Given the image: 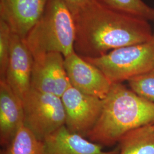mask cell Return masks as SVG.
Here are the masks:
<instances>
[{"instance_id":"cell-1","label":"cell","mask_w":154,"mask_h":154,"mask_svg":"<svg viewBox=\"0 0 154 154\" xmlns=\"http://www.w3.org/2000/svg\"><path fill=\"white\" fill-rule=\"evenodd\" d=\"M72 13L76 33L74 50L82 58H97L147 42L154 34L148 21L111 9L95 0Z\"/></svg>"},{"instance_id":"cell-2","label":"cell","mask_w":154,"mask_h":154,"mask_svg":"<svg viewBox=\"0 0 154 154\" xmlns=\"http://www.w3.org/2000/svg\"><path fill=\"white\" fill-rule=\"evenodd\" d=\"M154 124V103L122 83L112 84L103 99L99 119L86 138L103 147L118 143L127 133Z\"/></svg>"},{"instance_id":"cell-3","label":"cell","mask_w":154,"mask_h":154,"mask_svg":"<svg viewBox=\"0 0 154 154\" xmlns=\"http://www.w3.org/2000/svg\"><path fill=\"white\" fill-rule=\"evenodd\" d=\"M73 16L63 0H48L41 18L24 39L33 58L56 52L66 58L75 51Z\"/></svg>"},{"instance_id":"cell-4","label":"cell","mask_w":154,"mask_h":154,"mask_svg":"<svg viewBox=\"0 0 154 154\" xmlns=\"http://www.w3.org/2000/svg\"><path fill=\"white\" fill-rule=\"evenodd\" d=\"M97 67L112 84L122 83L154 68V30L149 41L113 50L97 58H83Z\"/></svg>"},{"instance_id":"cell-5","label":"cell","mask_w":154,"mask_h":154,"mask_svg":"<svg viewBox=\"0 0 154 154\" xmlns=\"http://www.w3.org/2000/svg\"><path fill=\"white\" fill-rule=\"evenodd\" d=\"M23 105V124L41 140L65 125L61 97L31 88Z\"/></svg>"},{"instance_id":"cell-6","label":"cell","mask_w":154,"mask_h":154,"mask_svg":"<svg viewBox=\"0 0 154 154\" xmlns=\"http://www.w3.org/2000/svg\"><path fill=\"white\" fill-rule=\"evenodd\" d=\"M61 99L66 115L65 126L86 138L99 119L103 99L83 93L70 85Z\"/></svg>"},{"instance_id":"cell-7","label":"cell","mask_w":154,"mask_h":154,"mask_svg":"<svg viewBox=\"0 0 154 154\" xmlns=\"http://www.w3.org/2000/svg\"><path fill=\"white\" fill-rule=\"evenodd\" d=\"M70 85L61 53L51 52L34 58L31 88L61 97Z\"/></svg>"},{"instance_id":"cell-8","label":"cell","mask_w":154,"mask_h":154,"mask_svg":"<svg viewBox=\"0 0 154 154\" xmlns=\"http://www.w3.org/2000/svg\"><path fill=\"white\" fill-rule=\"evenodd\" d=\"M65 67L71 85L83 93L103 99L109 93L112 84L105 74L75 51L65 58Z\"/></svg>"},{"instance_id":"cell-9","label":"cell","mask_w":154,"mask_h":154,"mask_svg":"<svg viewBox=\"0 0 154 154\" xmlns=\"http://www.w3.org/2000/svg\"><path fill=\"white\" fill-rule=\"evenodd\" d=\"M34 58L25 40L11 33L10 56L5 79L22 102L31 90Z\"/></svg>"},{"instance_id":"cell-10","label":"cell","mask_w":154,"mask_h":154,"mask_svg":"<svg viewBox=\"0 0 154 154\" xmlns=\"http://www.w3.org/2000/svg\"><path fill=\"white\" fill-rule=\"evenodd\" d=\"M48 0H0V19L11 33L25 39L44 11Z\"/></svg>"},{"instance_id":"cell-11","label":"cell","mask_w":154,"mask_h":154,"mask_svg":"<svg viewBox=\"0 0 154 154\" xmlns=\"http://www.w3.org/2000/svg\"><path fill=\"white\" fill-rule=\"evenodd\" d=\"M45 154H119L117 146L106 151L103 146L61 127L43 140Z\"/></svg>"},{"instance_id":"cell-12","label":"cell","mask_w":154,"mask_h":154,"mask_svg":"<svg viewBox=\"0 0 154 154\" xmlns=\"http://www.w3.org/2000/svg\"><path fill=\"white\" fill-rule=\"evenodd\" d=\"M23 102L5 79H0V144L10 143L23 123Z\"/></svg>"},{"instance_id":"cell-13","label":"cell","mask_w":154,"mask_h":154,"mask_svg":"<svg viewBox=\"0 0 154 154\" xmlns=\"http://www.w3.org/2000/svg\"><path fill=\"white\" fill-rule=\"evenodd\" d=\"M118 144L119 154H154V128L149 125L135 129Z\"/></svg>"},{"instance_id":"cell-14","label":"cell","mask_w":154,"mask_h":154,"mask_svg":"<svg viewBox=\"0 0 154 154\" xmlns=\"http://www.w3.org/2000/svg\"><path fill=\"white\" fill-rule=\"evenodd\" d=\"M0 154H45L44 143L23 123Z\"/></svg>"},{"instance_id":"cell-15","label":"cell","mask_w":154,"mask_h":154,"mask_svg":"<svg viewBox=\"0 0 154 154\" xmlns=\"http://www.w3.org/2000/svg\"><path fill=\"white\" fill-rule=\"evenodd\" d=\"M111 9L150 21L154 20V8L143 0H95Z\"/></svg>"},{"instance_id":"cell-16","label":"cell","mask_w":154,"mask_h":154,"mask_svg":"<svg viewBox=\"0 0 154 154\" xmlns=\"http://www.w3.org/2000/svg\"><path fill=\"white\" fill-rule=\"evenodd\" d=\"M128 88L143 99L154 103V68L128 81Z\"/></svg>"},{"instance_id":"cell-17","label":"cell","mask_w":154,"mask_h":154,"mask_svg":"<svg viewBox=\"0 0 154 154\" xmlns=\"http://www.w3.org/2000/svg\"><path fill=\"white\" fill-rule=\"evenodd\" d=\"M11 35L9 26L0 19V79L5 77L10 56Z\"/></svg>"},{"instance_id":"cell-18","label":"cell","mask_w":154,"mask_h":154,"mask_svg":"<svg viewBox=\"0 0 154 154\" xmlns=\"http://www.w3.org/2000/svg\"><path fill=\"white\" fill-rule=\"evenodd\" d=\"M68 6L71 11L77 10V9L85 5L91 0H63Z\"/></svg>"},{"instance_id":"cell-19","label":"cell","mask_w":154,"mask_h":154,"mask_svg":"<svg viewBox=\"0 0 154 154\" xmlns=\"http://www.w3.org/2000/svg\"><path fill=\"white\" fill-rule=\"evenodd\" d=\"M152 127H153V128H154V125H152Z\"/></svg>"}]
</instances>
